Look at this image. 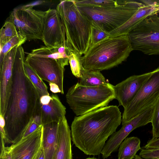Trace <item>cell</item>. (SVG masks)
I'll return each instance as SVG.
<instances>
[{
    "label": "cell",
    "mask_w": 159,
    "mask_h": 159,
    "mask_svg": "<svg viewBox=\"0 0 159 159\" xmlns=\"http://www.w3.org/2000/svg\"><path fill=\"white\" fill-rule=\"evenodd\" d=\"M25 56L20 45L13 63L11 89L4 117L7 144L16 143L32 118L40 116V98L25 73Z\"/></svg>",
    "instance_id": "6da1fadb"
},
{
    "label": "cell",
    "mask_w": 159,
    "mask_h": 159,
    "mask_svg": "<svg viewBox=\"0 0 159 159\" xmlns=\"http://www.w3.org/2000/svg\"><path fill=\"white\" fill-rule=\"evenodd\" d=\"M122 123L116 106L100 108L75 117L71 125L72 140L87 155H99L109 137Z\"/></svg>",
    "instance_id": "7a4b0ae2"
},
{
    "label": "cell",
    "mask_w": 159,
    "mask_h": 159,
    "mask_svg": "<svg viewBox=\"0 0 159 159\" xmlns=\"http://www.w3.org/2000/svg\"><path fill=\"white\" fill-rule=\"evenodd\" d=\"M133 49L128 35L110 36L90 47L82 57L85 70L111 69L125 61Z\"/></svg>",
    "instance_id": "3957f363"
},
{
    "label": "cell",
    "mask_w": 159,
    "mask_h": 159,
    "mask_svg": "<svg viewBox=\"0 0 159 159\" xmlns=\"http://www.w3.org/2000/svg\"><path fill=\"white\" fill-rule=\"evenodd\" d=\"M56 9L64 29L67 48L70 51L84 55L90 46L91 20L79 9L75 0L61 1Z\"/></svg>",
    "instance_id": "277c9868"
},
{
    "label": "cell",
    "mask_w": 159,
    "mask_h": 159,
    "mask_svg": "<svg viewBox=\"0 0 159 159\" xmlns=\"http://www.w3.org/2000/svg\"><path fill=\"white\" fill-rule=\"evenodd\" d=\"M66 102L77 116L107 106L116 99L114 86L107 83L96 86L82 85L78 82L68 89Z\"/></svg>",
    "instance_id": "5b68a950"
},
{
    "label": "cell",
    "mask_w": 159,
    "mask_h": 159,
    "mask_svg": "<svg viewBox=\"0 0 159 159\" xmlns=\"http://www.w3.org/2000/svg\"><path fill=\"white\" fill-rule=\"evenodd\" d=\"M143 5L136 1L123 0L116 6H77L90 20L96 22L110 33L127 22Z\"/></svg>",
    "instance_id": "8992f818"
},
{
    "label": "cell",
    "mask_w": 159,
    "mask_h": 159,
    "mask_svg": "<svg viewBox=\"0 0 159 159\" xmlns=\"http://www.w3.org/2000/svg\"><path fill=\"white\" fill-rule=\"evenodd\" d=\"M133 50L148 55H159V17L145 19L128 34Z\"/></svg>",
    "instance_id": "52a82bcc"
},
{
    "label": "cell",
    "mask_w": 159,
    "mask_h": 159,
    "mask_svg": "<svg viewBox=\"0 0 159 159\" xmlns=\"http://www.w3.org/2000/svg\"><path fill=\"white\" fill-rule=\"evenodd\" d=\"M152 71L135 97L124 107L122 125L154 105L159 97V67Z\"/></svg>",
    "instance_id": "ba28073f"
},
{
    "label": "cell",
    "mask_w": 159,
    "mask_h": 159,
    "mask_svg": "<svg viewBox=\"0 0 159 159\" xmlns=\"http://www.w3.org/2000/svg\"><path fill=\"white\" fill-rule=\"evenodd\" d=\"M32 5L14 8L9 17L12 21L19 34L27 40H42L45 11L35 10Z\"/></svg>",
    "instance_id": "9c48e42d"
},
{
    "label": "cell",
    "mask_w": 159,
    "mask_h": 159,
    "mask_svg": "<svg viewBox=\"0 0 159 159\" xmlns=\"http://www.w3.org/2000/svg\"><path fill=\"white\" fill-rule=\"evenodd\" d=\"M25 62L43 80L54 83L64 94V67L57 61L52 58L35 57L27 55Z\"/></svg>",
    "instance_id": "30bf717a"
},
{
    "label": "cell",
    "mask_w": 159,
    "mask_h": 159,
    "mask_svg": "<svg viewBox=\"0 0 159 159\" xmlns=\"http://www.w3.org/2000/svg\"><path fill=\"white\" fill-rule=\"evenodd\" d=\"M154 108V105L125 124L119 130L113 134L101 152L103 159L107 158L116 151L123 140L132 131L151 122Z\"/></svg>",
    "instance_id": "8fae6325"
},
{
    "label": "cell",
    "mask_w": 159,
    "mask_h": 159,
    "mask_svg": "<svg viewBox=\"0 0 159 159\" xmlns=\"http://www.w3.org/2000/svg\"><path fill=\"white\" fill-rule=\"evenodd\" d=\"M42 40L48 48H58L66 44L65 31L56 9L49 8L46 11Z\"/></svg>",
    "instance_id": "7c38bea8"
},
{
    "label": "cell",
    "mask_w": 159,
    "mask_h": 159,
    "mask_svg": "<svg viewBox=\"0 0 159 159\" xmlns=\"http://www.w3.org/2000/svg\"><path fill=\"white\" fill-rule=\"evenodd\" d=\"M10 51L0 61V114L4 117L11 89L12 69L19 46Z\"/></svg>",
    "instance_id": "4fadbf2b"
},
{
    "label": "cell",
    "mask_w": 159,
    "mask_h": 159,
    "mask_svg": "<svg viewBox=\"0 0 159 159\" xmlns=\"http://www.w3.org/2000/svg\"><path fill=\"white\" fill-rule=\"evenodd\" d=\"M152 72L132 75L114 86L116 99L118 100L119 106H122L124 108L130 102Z\"/></svg>",
    "instance_id": "5bb4252c"
},
{
    "label": "cell",
    "mask_w": 159,
    "mask_h": 159,
    "mask_svg": "<svg viewBox=\"0 0 159 159\" xmlns=\"http://www.w3.org/2000/svg\"><path fill=\"white\" fill-rule=\"evenodd\" d=\"M43 126L25 139L11 146L12 159H32L42 142Z\"/></svg>",
    "instance_id": "9a60e30c"
},
{
    "label": "cell",
    "mask_w": 159,
    "mask_h": 159,
    "mask_svg": "<svg viewBox=\"0 0 159 159\" xmlns=\"http://www.w3.org/2000/svg\"><path fill=\"white\" fill-rule=\"evenodd\" d=\"M149 3L152 4H144L127 22L110 32V36L128 35L145 19L159 13V6L154 0H150Z\"/></svg>",
    "instance_id": "2e32d148"
},
{
    "label": "cell",
    "mask_w": 159,
    "mask_h": 159,
    "mask_svg": "<svg viewBox=\"0 0 159 159\" xmlns=\"http://www.w3.org/2000/svg\"><path fill=\"white\" fill-rule=\"evenodd\" d=\"M71 132L66 117L59 122L57 142L53 159H72Z\"/></svg>",
    "instance_id": "e0dca14e"
},
{
    "label": "cell",
    "mask_w": 159,
    "mask_h": 159,
    "mask_svg": "<svg viewBox=\"0 0 159 159\" xmlns=\"http://www.w3.org/2000/svg\"><path fill=\"white\" fill-rule=\"evenodd\" d=\"M66 108L56 94H52L48 103H40V117L42 125L53 122H59L66 117Z\"/></svg>",
    "instance_id": "ac0fdd59"
},
{
    "label": "cell",
    "mask_w": 159,
    "mask_h": 159,
    "mask_svg": "<svg viewBox=\"0 0 159 159\" xmlns=\"http://www.w3.org/2000/svg\"><path fill=\"white\" fill-rule=\"evenodd\" d=\"M59 122L42 125V143L45 159H53L57 144Z\"/></svg>",
    "instance_id": "d6986e66"
},
{
    "label": "cell",
    "mask_w": 159,
    "mask_h": 159,
    "mask_svg": "<svg viewBox=\"0 0 159 159\" xmlns=\"http://www.w3.org/2000/svg\"><path fill=\"white\" fill-rule=\"evenodd\" d=\"M70 51L66 44L58 48L42 46L32 50L28 55L31 56L52 58L59 62L64 67L68 65Z\"/></svg>",
    "instance_id": "ffe728a7"
},
{
    "label": "cell",
    "mask_w": 159,
    "mask_h": 159,
    "mask_svg": "<svg viewBox=\"0 0 159 159\" xmlns=\"http://www.w3.org/2000/svg\"><path fill=\"white\" fill-rule=\"evenodd\" d=\"M140 141L137 137H126L121 143L118 150V159H133L141 149Z\"/></svg>",
    "instance_id": "44dd1931"
},
{
    "label": "cell",
    "mask_w": 159,
    "mask_h": 159,
    "mask_svg": "<svg viewBox=\"0 0 159 159\" xmlns=\"http://www.w3.org/2000/svg\"><path fill=\"white\" fill-rule=\"evenodd\" d=\"M79 82L82 85L89 86H96L107 83L100 71L85 69Z\"/></svg>",
    "instance_id": "7402d4cb"
},
{
    "label": "cell",
    "mask_w": 159,
    "mask_h": 159,
    "mask_svg": "<svg viewBox=\"0 0 159 159\" xmlns=\"http://www.w3.org/2000/svg\"><path fill=\"white\" fill-rule=\"evenodd\" d=\"M24 67L26 76L35 88L39 98L45 95H49L48 87L43 80L25 61Z\"/></svg>",
    "instance_id": "603a6c76"
},
{
    "label": "cell",
    "mask_w": 159,
    "mask_h": 159,
    "mask_svg": "<svg viewBox=\"0 0 159 159\" xmlns=\"http://www.w3.org/2000/svg\"><path fill=\"white\" fill-rule=\"evenodd\" d=\"M18 34L16 26L12 21L8 17L0 30V48L13 37Z\"/></svg>",
    "instance_id": "cb8c5ba5"
},
{
    "label": "cell",
    "mask_w": 159,
    "mask_h": 159,
    "mask_svg": "<svg viewBox=\"0 0 159 159\" xmlns=\"http://www.w3.org/2000/svg\"><path fill=\"white\" fill-rule=\"evenodd\" d=\"M82 55L75 51H70L69 58L71 70L73 75L80 78L85 70L82 61Z\"/></svg>",
    "instance_id": "d4e9b609"
},
{
    "label": "cell",
    "mask_w": 159,
    "mask_h": 159,
    "mask_svg": "<svg viewBox=\"0 0 159 159\" xmlns=\"http://www.w3.org/2000/svg\"><path fill=\"white\" fill-rule=\"evenodd\" d=\"M91 21V32L90 47L110 36V33L102 27L93 21Z\"/></svg>",
    "instance_id": "484cf974"
},
{
    "label": "cell",
    "mask_w": 159,
    "mask_h": 159,
    "mask_svg": "<svg viewBox=\"0 0 159 159\" xmlns=\"http://www.w3.org/2000/svg\"><path fill=\"white\" fill-rule=\"evenodd\" d=\"M77 6H88L96 7L113 6L119 5L123 0H75Z\"/></svg>",
    "instance_id": "4316f807"
},
{
    "label": "cell",
    "mask_w": 159,
    "mask_h": 159,
    "mask_svg": "<svg viewBox=\"0 0 159 159\" xmlns=\"http://www.w3.org/2000/svg\"><path fill=\"white\" fill-rule=\"evenodd\" d=\"M27 40L26 38L19 34L13 37L0 48V61H1L11 49L18 45H21Z\"/></svg>",
    "instance_id": "83f0119b"
},
{
    "label": "cell",
    "mask_w": 159,
    "mask_h": 159,
    "mask_svg": "<svg viewBox=\"0 0 159 159\" xmlns=\"http://www.w3.org/2000/svg\"><path fill=\"white\" fill-rule=\"evenodd\" d=\"M152 126V138H159V97L154 105L151 122Z\"/></svg>",
    "instance_id": "f1b7e54d"
},
{
    "label": "cell",
    "mask_w": 159,
    "mask_h": 159,
    "mask_svg": "<svg viewBox=\"0 0 159 159\" xmlns=\"http://www.w3.org/2000/svg\"><path fill=\"white\" fill-rule=\"evenodd\" d=\"M139 155L145 159H159V148L142 149Z\"/></svg>",
    "instance_id": "f546056e"
},
{
    "label": "cell",
    "mask_w": 159,
    "mask_h": 159,
    "mask_svg": "<svg viewBox=\"0 0 159 159\" xmlns=\"http://www.w3.org/2000/svg\"><path fill=\"white\" fill-rule=\"evenodd\" d=\"M5 144L3 139L1 138L0 159H12L11 147L10 146L5 147Z\"/></svg>",
    "instance_id": "4dcf8cb0"
},
{
    "label": "cell",
    "mask_w": 159,
    "mask_h": 159,
    "mask_svg": "<svg viewBox=\"0 0 159 159\" xmlns=\"http://www.w3.org/2000/svg\"><path fill=\"white\" fill-rule=\"evenodd\" d=\"M0 131L1 137L2 138L5 143H7V138L5 130V121L4 117L0 114Z\"/></svg>",
    "instance_id": "1f68e13d"
},
{
    "label": "cell",
    "mask_w": 159,
    "mask_h": 159,
    "mask_svg": "<svg viewBox=\"0 0 159 159\" xmlns=\"http://www.w3.org/2000/svg\"><path fill=\"white\" fill-rule=\"evenodd\" d=\"M143 148L146 149L159 148V138L151 139L148 141Z\"/></svg>",
    "instance_id": "d6a6232c"
},
{
    "label": "cell",
    "mask_w": 159,
    "mask_h": 159,
    "mask_svg": "<svg viewBox=\"0 0 159 159\" xmlns=\"http://www.w3.org/2000/svg\"><path fill=\"white\" fill-rule=\"evenodd\" d=\"M32 159H45L42 143L39 150Z\"/></svg>",
    "instance_id": "836d02e7"
},
{
    "label": "cell",
    "mask_w": 159,
    "mask_h": 159,
    "mask_svg": "<svg viewBox=\"0 0 159 159\" xmlns=\"http://www.w3.org/2000/svg\"><path fill=\"white\" fill-rule=\"evenodd\" d=\"M50 91L53 93H61L58 86L54 83H49Z\"/></svg>",
    "instance_id": "e575fe53"
},
{
    "label": "cell",
    "mask_w": 159,
    "mask_h": 159,
    "mask_svg": "<svg viewBox=\"0 0 159 159\" xmlns=\"http://www.w3.org/2000/svg\"><path fill=\"white\" fill-rule=\"evenodd\" d=\"M134 159H143L141 157H140L139 155H136L134 158Z\"/></svg>",
    "instance_id": "d590c367"
},
{
    "label": "cell",
    "mask_w": 159,
    "mask_h": 159,
    "mask_svg": "<svg viewBox=\"0 0 159 159\" xmlns=\"http://www.w3.org/2000/svg\"><path fill=\"white\" fill-rule=\"evenodd\" d=\"M86 159H100L96 158H95L94 157H88V158H86Z\"/></svg>",
    "instance_id": "8d00e7d4"
},
{
    "label": "cell",
    "mask_w": 159,
    "mask_h": 159,
    "mask_svg": "<svg viewBox=\"0 0 159 159\" xmlns=\"http://www.w3.org/2000/svg\"><path fill=\"white\" fill-rule=\"evenodd\" d=\"M155 3L159 6V0H154Z\"/></svg>",
    "instance_id": "74e56055"
}]
</instances>
